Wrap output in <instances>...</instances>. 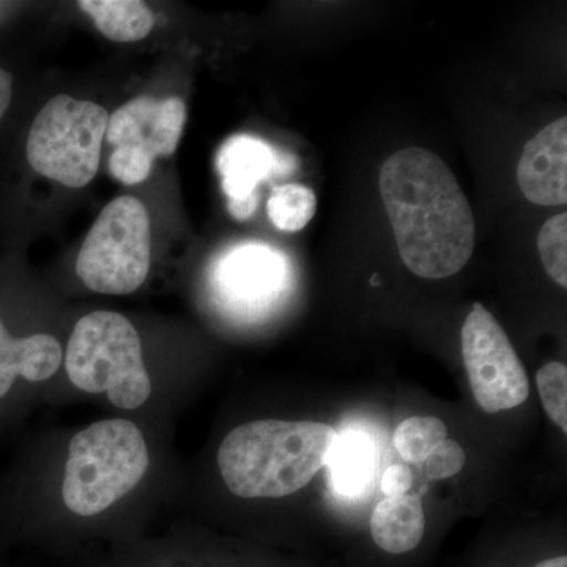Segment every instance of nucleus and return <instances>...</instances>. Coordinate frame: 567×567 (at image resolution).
<instances>
[{
    "mask_svg": "<svg viewBox=\"0 0 567 567\" xmlns=\"http://www.w3.org/2000/svg\"><path fill=\"white\" fill-rule=\"evenodd\" d=\"M379 185L399 254L412 274L450 278L468 264L475 216L439 155L423 147L399 151L383 164Z\"/></svg>",
    "mask_w": 567,
    "mask_h": 567,
    "instance_id": "1",
    "label": "nucleus"
},
{
    "mask_svg": "<svg viewBox=\"0 0 567 567\" xmlns=\"http://www.w3.org/2000/svg\"><path fill=\"white\" fill-rule=\"evenodd\" d=\"M336 439L333 427L315 421H252L223 440L219 472L240 498H282L327 466Z\"/></svg>",
    "mask_w": 567,
    "mask_h": 567,
    "instance_id": "2",
    "label": "nucleus"
},
{
    "mask_svg": "<svg viewBox=\"0 0 567 567\" xmlns=\"http://www.w3.org/2000/svg\"><path fill=\"white\" fill-rule=\"evenodd\" d=\"M148 465L147 442L133 421L93 423L71 439L63 503L76 516H99L144 480Z\"/></svg>",
    "mask_w": 567,
    "mask_h": 567,
    "instance_id": "3",
    "label": "nucleus"
},
{
    "mask_svg": "<svg viewBox=\"0 0 567 567\" xmlns=\"http://www.w3.org/2000/svg\"><path fill=\"white\" fill-rule=\"evenodd\" d=\"M65 369L78 390L104 394L122 410H136L152 394L140 334L125 316L95 311L74 324Z\"/></svg>",
    "mask_w": 567,
    "mask_h": 567,
    "instance_id": "4",
    "label": "nucleus"
},
{
    "mask_svg": "<svg viewBox=\"0 0 567 567\" xmlns=\"http://www.w3.org/2000/svg\"><path fill=\"white\" fill-rule=\"evenodd\" d=\"M110 114L100 104L54 96L41 107L29 132V164L51 181L82 188L99 173Z\"/></svg>",
    "mask_w": 567,
    "mask_h": 567,
    "instance_id": "5",
    "label": "nucleus"
},
{
    "mask_svg": "<svg viewBox=\"0 0 567 567\" xmlns=\"http://www.w3.org/2000/svg\"><path fill=\"white\" fill-rule=\"evenodd\" d=\"M152 264L151 216L140 199L111 200L89 230L76 274L87 289L103 295L136 292Z\"/></svg>",
    "mask_w": 567,
    "mask_h": 567,
    "instance_id": "6",
    "label": "nucleus"
},
{
    "mask_svg": "<svg viewBox=\"0 0 567 567\" xmlns=\"http://www.w3.org/2000/svg\"><path fill=\"white\" fill-rule=\"evenodd\" d=\"M462 357L472 393L486 413L524 404L527 372L502 324L481 303L473 305L462 327Z\"/></svg>",
    "mask_w": 567,
    "mask_h": 567,
    "instance_id": "7",
    "label": "nucleus"
},
{
    "mask_svg": "<svg viewBox=\"0 0 567 567\" xmlns=\"http://www.w3.org/2000/svg\"><path fill=\"white\" fill-rule=\"evenodd\" d=\"M185 122L186 106L178 96L141 95L110 115L106 140L115 148H142L153 158L171 156L177 151Z\"/></svg>",
    "mask_w": 567,
    "mask_h": 567,
    "instance_id": "8",
    "label": "nucleus"
},
{
    "mask_svg": "<svg viewBox=\"0 0 567 567\" xmlns=\"http://www.w3.org/2000/svg\"><path fill=\"white\" fill-rule=\"evenodd\" d=\"M216 166L223 178L230 215L245 221L259 205L257 185L274 174L289 173L295 164L292 156H284L267 142L240 134L223 145Z\"/></svg>",
    "mask_w": 567,
    "mask_h": 567,
    "instance_id": "9",
    "label": "nucleus"
},
{
    "mask_svg": "<svg viewBox=\"0 0 567 567\" xmlns=\"http://www.w3.org/2000/svg\"><path fill=\"white\" fill-rule=\"evenodd\" d=\"M520 192L529 203L558 207L567 203V118L540 130L522 152L517 166Z\"/></svg>",
    "mask_w": 567,
    "mask_h": 567,
    "instance_id": "10",
    "label": "nucleus"
},
{
    "mask_svg": "<svg viewBox=\"0 0 567 567\" xmlns=\"http://www.w3.org/2000/svg\"><path fill=\"white\" fill-rule=\"evenodd\" d=\"M284 260L265 245H241L219 265V284L224 292L238 301L265 300L281 287Z\"/></svg>",
    "mask_w": 567,
    "mask_h": 567,
    "instance_id": "11",
    "label": "nucleus"
},
{
    "mask_svg": "<svg viewBox=\"0 0 567 567\" xmlns=\"http://www.w3.org/2000/svg\"><path fill=\"white\" fill-rule=\"evenodd\" d=\"M63 361L61 342L51 334L13 338L0 319V398L9 394L17 377L44 382L59 371Z\"/></svg>",
    "mask_w": 567,
    "mask_h": 567,
    "instance_id": "12",
    "label": "nucleus"
},
{
    "mask_svg": "<svg viewBox=\"0 0 567 567\" xmlns=\"http://www.w3.org/2000/svg\"><path fill=\"white\" fill-rule=\"evenodd\" d=\"M424 533V509L416 496H386L372 513V543L383 554H412L423 543Z\"/></svg>",
    "mask_w": 567,
    "mask_h": 567,
    "instance_id": "13",
    "label": "nucleus"
},
{
    "mask_svg": "<svg viewBox=\"0 0 567 567\" xmlns=\"http://www.w3.org/2000/svg\"><path fill=\"white\" fill-rule=\"evenodd\" d=\"M80 9L106 39L117 43L144 40L155 25V14L140 0H81Z\"/></svg>",
    "mask_w": 567,
    "mask_h": 567,
    "instance_id": "14",
    "label": "nucleus"
},
{
    "mask_svg": "<svg viewBox=\"0 0 567 567\" xmlns=\"http://www.w3.org/2000/svg\"><path fill=\"white\" fill-rule=\"evenodd\" d=\"M327 466H330L331 483L339 494H361L374 476V443L358 432L338 435Z\"/></svg>",
    "mask_w": 567,
    "mask_h": 567,
    "instance_id": "15",
    "label": "nucleus"
},
{
    "mask_svg": "<svg viewBox=\"0 0 567 567\" xmlns=\"http://www.w3.org/2000/svg\"><path fill=\"white\" fill-rule=\"evenodd\" d=\"M267 212L276 229L290 234L300 233L315 218L316 193L298 183L276 186L268 199Z\"/></svg>",
    "mask_w": 567,
    "mask_h": 567,
    "instance_id": "16",
    "label": "nucleus"
},
{
    "mask_svg": "<svg viewBox=\"0 0 567 567\" xmlns=\"http://www.w3.org/2000/svg\"><path fill=\"white\" fill-rule=\"evenodd\" d=\"M446 439L447 429L442 420L435 416H413L395 429L394 446L404 461L421 464Z\"/></svg>",
    "mask_w": 567,
    "mask_h": 567,
    "instance_id": "17",
    "label": "nucleus"
},
{
    "mask_svg": "<svg viewBox=\"0 0 567 567\" xmlns=\"http://www.w3.org/2000/svg\"><path fill=\"white\" fill-rule=\"evenodd\" d=\"M537 252L543 260L547 275L563 289L567 287V213L551 216L539 235Z\"/></svg>",
    "mask_w": 567,
    "mask_h": 567,
    "instance_id": "18",
    "label": "nucleus"
},
{
    "mask_svg": "<svg viewBox=\"0 0 567 567\" xmlns=\"http://www.w3.org/2000/svg\"><path fill=\"white\" fill-rule=\"evenodd\" d=\"M537 391L550 420L567 432V368L551 361L543 365L536 374Z\"/></svg>",
    "mask_w": 567,
    "mask_h": 567,
    "instance_id": "19",
    "label": "nucleus"
},
{
    "mask_svg": "<svg viewBox=\"0 0 567 567\" xmlns=\"http://www.w3.org/2000/svg\"><path fill=\"white\" fill-rule=\"evenodd\" d=\"M155 158L137 147H117L110 158V173L123 185H137L151 177Z\"/></svg>",
    "mask_w": 567,
    "mask_h": 567,
    "instance_id": "20",
    "label": "nucleus"
},
{
    "mask_svg": "<svg viewBox=\"0 0 567 567\" xmlns=\"http://www.w3.org/2000/svg\"><path fill=\"white\" fill-rule=\"evenodd\" d=\"M425 475L429 480L439 481L456 476L465 465V453L454 440L446 439L425 458Z\"/></svg>",
    "mask_w": 567,
    "mask_h": 567,
    "instance_id": "21",
    "label": "nucleus"
},
{
    "mask_svg": "<svg viewBox=\"0 0 567 567\" xmlns=\"http://www.w3.org/2000/svg\"><path fill=\"white\" fill-rule=\"evenodd\" d=\"M413 486V473L404 465H391L382 477V491L385 496H402Z\"/></svg>",
    "mask_w": 567,
    "mask_h": 567,
    "instance_id": "22",
    "label": "nucleus"
},
{
    "mask_svg": "<svg viewBox=\"0 0 567 567\" xmlns=\"http://www.w3.org/2000/svg\"><path fill=\"white\" fill-rule=\"evenodd\" d=\"M11 96H13V78H11L9 71L0 66V121L9 110Z\"/></svg>",
    "mask_w": 567,
    "mask_h": 567,
    "instance_id": "23",
    "label": "nucleus"
},
{
    "mask_svg": "<svg viewBox=\"0 0 567 567\" xmlns=\"http://www.w3.org/2000/svg\"><path fill=\"white\" fill-rule=\"evenodd\" d=\"M532 567H567V557L566 555H557V557L540 559Z\"/></svg>",
    "mask_w": 567,
    "mask_h": 567,
    "instance_id": "24",
    "label": "nucleus"
}]
</instances>
